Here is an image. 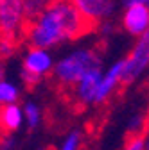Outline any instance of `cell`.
<instances>
[{
	"label": "cell",
	"mask_w": 149,
	"mask_h": 150,
	"mask_svg": "<svg viewBox=\"0 0 149 150\" xmlns=\"http://www.w3.org/2000/svg\"><path fill=\"white\" fill-rule=\"evenodd\" d=\"M101 23L83 16L70 0H49L43 13L22 27V43L32 48H52L99 32Z\"/></svg>",
	"instance_id": "6da1fadb"
},
{
	"label": "cell",
	"mask_w": 149,
	"mask_h": 150,
	"mask_svg": "<svg viewBox=\"0 0 149 150\" xmlns=\"http://www.w3.org/2000/svg\"><path fill=\"white\" fill-rule=\"evenodd\" d=\"M102 47H104V41H99L94 48L77 50V52L67 55V57H63L56 66H52L50 79L54 86L61 91H70L88 70L101 66Z\"/></svg>",
	"instance_id": "7a4b0ae2"
},
{
	"label": "cell",
	"mask_w": 149,
	"mask_h": 150,
	"mask_svg": "<svg viewBox=\"0 0 149 150\" xmlns=\"http://www.w3.org/2000/svg\"><path fill=\"white\" fill-rule=\"evenodd\" d=\"M24 22L22 0H0V40L24 45L20 30Z\"/></svg>",
	"instance_id": "3957f363"
},
{
	"label": "cell",
	"mask_w": 149,
	"mask_h": 150,
	"mask_svg": "<svg viewBox=\"0 0 149 150\" xmlns=\"http://www.w3.org/2000/svg\"><path fill=\"white\" fill-rule=\"evenodd\" d=\"M122 61H124V66H122V75H120V84L128 86L135 82L149 66V29L138 38L133 50Z\"/></svg>",
	"instance_id": "277c9868"
},
{
	"label": "cell",
	"mask_w": 149,
	"mask_h": 150,
	"mask_svg": "<svg viewBox=\"0 0 149 150\" xmlns=\"http://www.w3.org/2000/svg\"><path fill=\"white\" fill-rule=\"evenodd\" d=\"M102 79V71L101 66L88 70L83 77L77 81V84L74 86L70 91H74V102L77 105H90L94 104V97L97 93V88Z\"/></svg>",
	"instance_id": "5b68a950"
},
{
	"label": "cell",
	"mask_w": 149,
	"mask_h": 150,
	"mask_svg": "<svg viewBox=\"0 0 149 150\" xmlns=\"http://www.w3.org/2000/svg\"><path fill=\"white\" fill-rule=\"evenodd\" d=\"M52 57L45 48H32L29 47V52L25 54L24 63H22V70L34 75L43 81V77H49L52 71Z\"/></svg>",
	"instance_id": "8992f818"
},
{
	"label": "cell",
	"mask_w": 149,
	"mask_h": 150,
	"mask_svg": "<svg viewBox=\"0 0 149 150\" xmlns=\"http://www.w3.org/2000/svg\"><path fill=\"white\" fill-rule=\"evenodd\" d=\"M122 16V27L131 36H142L149 29V7L144 4H129L126 6Z\"/></svg>",
	"instance_id": "52a82bcc"
},
{
	"label": "cell",
	"mask_w": 149,
	"mask_h": 150,
	"mask_svg": "<svg viewBox=\"0 0 149 150\" xmlns=\"http://www.w3.org/2000/svg\"><path fill=\"white\" fill-rule=\"evenodd\" d=\"M70 2L83 16L97 23L108 20L113 13V0H70Z\"/></svg>",
	"instance_id": "ba28073f"
},
{
	"label": "cell",
	"mask_w": 149,
	"mask_h": 150,
	"mask_svg": "<svg viewBox=\"0 0 149 150\" xmlns=\"http://www.w3.org/2000/svg\"><path fill=\"white\" fill-rule=\"evenodd\" d=\"M122 66H124V61H117L113 66H111L106 75H102V79H101V84L97 88V93H95V97H94V104L99 105V104H104L110 95L117 89V86L120 84V75H122Z\"/></svg>",
	"instance_id": "9c48e42d"
},
{
	"label": "cell",
	"mask_w": 149,
	"mask_h": 150,
	"mask_svg": "<svg viewBox=\"0 0 149 150\" xmlns=\"http://www.w3.org/2000/svg\"><path fill=\"white\" fill-rule=\"evenodd\" d=\"M24 112L16 104L0 105V136H9L22 127Z\"/></svg>",
	"instance_id": "30bf717a"
},
{
	"label": "cell",
	"mask_w": 149,
	"mask_h": 150,
	"mask_svg": "<svg viewBox=\"0 0 149 150\" xmlns=\"http://www.w3.org/2000/svg\"><path fill=\"white\" fill-rule=\"evenodd\" d=\"M20 98V91L18 88L7 81H0V105L6 104H16V100Z\"/></svg>",
	"instance_id": "8fae6325"
},
{
	"label": "cell",
	"mask_w": 149,
	"mask_h": 150,
	"mask_svg": "<svg viewBox=\"0 0 149 150\" xmlns=\"http://www.w3.org/2000/svg\"><path fill=\"white\" fill-rule=\"evenodd\" d=\"M22 112H24V116H25V120H27L29 129L38 127V123H40V107L36 105L34 102H27L25 107L22 109Z\"/></svg>",
	"instance_id": "7c38bea8"
},
{
	"label": "cell",
	"mask_w": 149,
	"mask_h": 150,
	"mask_svg": "<svg viewBox=\"0 0 149 150\" xmlns=\"http://www.w3.org/2000/svg\"><path fill=\"white\" fill-rule=\"evenodd\" d=\"M145 148V134H128L124 150H144Z\"/></svg>",
	"instance_id": "4fadbf2b"
},
{
	"label": "cell",
	"mask_w": 149,
	"mask_h": 150,
	"mask_svg": "<svg viewBox=\"0 0 149 150\" xmlns=\"http://www.w3.org/2000/svg\"><path fill=\"white\" fill-rule=\"evenodd\" d=\"M79 145H81V134L79 130H72L68 134V138L65 139L61 150H79Z\"/></svg>",
	"instance_id": "5bb4252c"
},
{
	"label": "cell",
	"mask_w": 149,
	"mask_h": 150,
	"mask_svg": "<svg viewBox=\"0 0 149 150\" xmlns=\"http://www.w3.org/2000/svg\"><path fill=\"white\" fill-rule=\"evenodd\" d=\"M14 146H16V141L11 134L9 136H0V150H14Z\"/></svg>",
	"instance_id": "9a60e30c"
},
{
	"label": "cell",
	"mask_w": 149,
	"mask_h": 150,
	"mask_svg": "<svg viewBox=\"0 0 149 150\" xmlns=\"http://www.w3.org/2000/svg\"><path fill=\"white\" fill-rule=\"evenodd\" d=\"M124 4L126 6H129V4H144V6L149 7V0H124Z\"/></svg>",
	"instance_id": "2e32d148"
},
{
	"label": "cell",
	"mask_w": 149,
	"mask_h": 150,
	"mask_svg": "<svg viewBox=\"0 0 149 150\" xmlns=\"http://www.w3.org/2000/svg\"><path fill=\"white\" fill-rule=\"evenodd\" d=\"M4 63H6V61L0 59V81H4V73H6V66H4Z\"/></svg>",
	"instance_id": "e0dca14e"
},
{
	"label": "cell",
	"mask_w": 149,
	"mask_h": 150,
	"mask_svg": "<svg viewBox=\"0 0 149 150\" xmlns=\"http://www.w3.org/2000/svg\"><path fill=\"white\" fill-rule=\"evenodd\" d=\"M47 150H56V148H54V146H49V148H47Z\"/></svg>",
	"instance_id": "ac0fdd59"
},
{
	"label": "cell",
	"mask_w": 149,
	"mask_h": 150,
	"mask_svg": "<svg viewBox=\"0 0 149 150\" xmlns=\"http://www.w3.org/2000/svg\"><path fill=\"white\" fill-rule=\"evenodd\" d=\"M147 150H149V143H147Z\"/></svg>",
	"instance_id": "d6986e66"
}]
</instances>
